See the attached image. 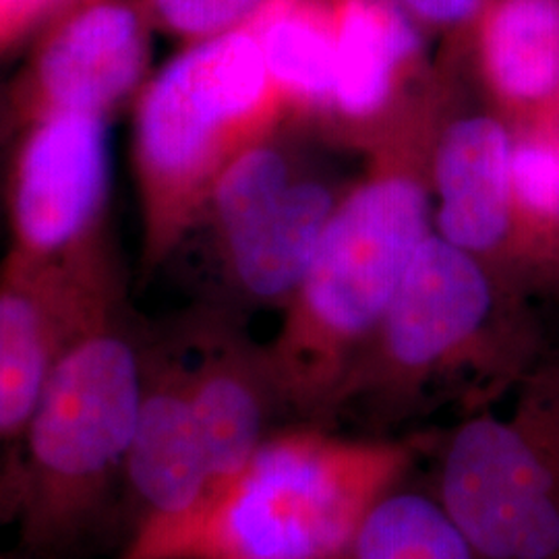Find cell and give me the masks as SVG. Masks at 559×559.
I'll list each match as a JSON object with an SVG mask.
<instances>
[{
	"label": "cell",
	"mask_w": 559,
	"mask_h": 559,
	"mask_svg": "<svg viewBox=\"0 0 559 559\" xmlns=\"http://www.w3.org/2000/svg\"><path fill=\"white\" fill-rule=\"evenodd\" d=\"M454 71H433L365 152L320 247L265 342L282 399L299 423L332 427L342 388L433 233L429 162Z\"/></svg>",
	"instance_id": "cell-1"
},
{
	"label": "cell",
	"mask_w": 559,
	"mask_h": 559,
	"mask_svg": "<svg viewBox=\"0 0 559 559\" xmlns=\"http://www.w3.org/2000/svg\"><path fill=\"white\" fill-rule=\"evenodd\" d=\"M145 334L124 278L81 302L0 471V522L15 520L27 549L64 551L117 506L140 411Z\"/></svg>",
	"instance_id": "cell-2"
},
{
	"label": "cell",
	"mask_w": 559,
	"mask_h": 559,
	"mask_svg": "<svg viewBox=\"0 0 559 559\" xmlns=\"http://www.w3.org/2000/svg\"><path fill=\"white\" fill-rule=\"evenodd\" d=\"M423 443L280 427L191 510L129 533L115 559H342Z\"/></svg>",
	"instance_id": "cell-3"
},
{
	"label": "cell",
	"mask_w": 559,
	"mask_h": 559,
	"mask_svg": "<svg viewBox=\"0 0 559 559\" xmlns=\"http://www.w3.org/2000/svg\"><path fill=\"white\" fill-rule=\"evenodd\" d=\"M533 302L431 233L344 383L336 419H408L438 400L464 415L493 408L549 350Z\"/></svg>",
	"instance_id": "cell-4"
},
{
	"label": "cell",
	"mask_w": 559,
	"mask_h": 559,
	"mask_svg": "<svg viewBox=\"0 0 559 559\" xmlns=\"http://www.w3.org/2000/svg\"><path fill=\"white\" fill-rule=\"evenodd\" d=\"M141 267L177 253L226 166L286 117L260 44L245 25L185 46L133 102Z\"/></svg>",
	"instance_id": "cell-5"
},
{
	"label": "cell",
	"mask_w": 559,
	"mask_h": 559,
	"mask_svg": "<svg viewBox=\"0 0 559 559\" xmlns=\"http://www.w3.org/2000/svg\"><path fill=\"white\" fill-rule=\"evenodd\" d=\"M510 396L440 441L431 491L480 559H559V350Z\"/></svg>",
	"instance_id": "cell-6"
},
{
	"label": "cell",
	"mask_w": 559,
	"mask_h": 559,
	"mask_svg": "<svg viewBox=\"0 0 559 559\" xmlns=\"http://www.w3.org/2000/svg\"><path fill=\"white\" fill-rule=\"evenodd\" d=\"M108 122L87 112H55L21 127L7 173V260L62 272L117 261L106 233Z\"/></svg>",
	"instance_id": "cell-7"
},
{
	"label": "cell",
	"mask_w": 559,
	"mask_h": 559,
	"mask_svg": "<svg viewBox=\"0 0 559 559\" xmlns=\"http://www.w3.org/2000/svg\"><path fill=\"white\" fill-rule=\"evenodd\" d=\"M152 23L140 0H75L41 29L9 94L21 127L55 112L110 119L150 80Z\"/></svg>",
	"instance_id": "cell-8"
},
{
	"label": "cell",
	"mask_w": 559,
	"mask_h": 559,
	"mask_svg": "<svg viewBox=\"0 0 559 559\" xmlns=\"http://www.w3.org/2000/svg\"><path fill=\"white\" fill-rule=\"evenodd\" d=\"M512 150V122L477 90H464L456 78L438 122L429 162L433 233L520 288Z\"/></svg>",
	"instance_id": "cell-9"
},
{
	"label": "cell",
	"mask_w": 559,
	"mask_h": 559,
	"mask_svg": "<svg viewBox=\"0 0 559 559\" xmlns=\"http://www.w3.org/2000/svg\"><path fill=\"white\" fill-rule=\"evenodd\" d=\"M212 487V466L189 396L179 321L147 323L140 411L120 468L124 537L191 510Z\"/></svg>",
	"instance_id": "cell-10"
},
{
	"label": "cell",
	"mask_w": 559,
	"mask_h": 559,
	"mask_svg": "<svg viewBox=\"0 0 559 559\" xmlns=\"http://www.w3.org/2000/svg\"><path fill=\"white\" fill-rule=\"evenodd\" d=\"M189 396L205 443L212 485L237 471L290 415L265 342L249 334L245 316L200 302L179 320Z\"/></svg>",
	"instance_id": "cell-11"
},
{
	"label": "cell",
	"mask_w": 559,
	"mask_h": 559,
	"mask_svg": "<svg viewBox=\"0 0 559 559\" xmlns=\"http://www.w3.org/2000/svg\"><path fill=\"white\" fill-rule=\"evenodd\" d=\"M336 75L320 135L367 152L425 87L419 25L399 0H338L332 11Z\"/></svg>",
	"instance_id": "cell-12"
},
{
	"label": "cell",
	"mask_w": 559,
	"mask_h": 559,
	"mask_svg": "<svg viewBox=\"0 0 559 559\" xmlns=\"http://www.w3.org/2000/svg\"><path fill=\"white\" fill-rule=\"evenodd\" d=\"M344 189L302 170L267 210L205 245L214 290L203 302L240 316L253 309L280 313L305 278Z\"/></svg>",
	"instance_id": "cell-13"
},
{
	"label": "cell",
	"mask_w": 559,
	"mask_h": 559,
	"mask_svg": "<svg viewBox=\"0 0 559 559\" xmlns=\"http://www.w3.org/2000/svg\"><path fill=\"white\" fill-rule=\"evenodd\" d=\"M119 278V263L60 272L0 261V445L20 440L81 302Z\"/></svg>",
	"instance_id": "cell-14"
},
{
	"label": "cell",
	"mask_w": 559,
	"mask_h": 559,
	"mask_svg": "<svg viewBox=\"0 0 559 559\" xmlns=\"http://www.w3.org/2000/svg\"><path fill=\"white\" fill-rule=\"evenodd\" d=\"M479 20L480 96L512 124L549 112L559 94V0H487Z\"/></svg>",
	"instance_id": "cell-15"
},
{
	"label": "cell",
	"mask_w": 559,
	"mask_h": 559,
	"mask_svg": "<svg viewBox=\"0 0 559 559\" xmlns=\"http://www.w3.org/2000/svg\"><path fill=\"white\" fill-rule=\"evenodd\" d=\"M286 117L320 135L336 75L334 20L302 0H263L247 23Z\"/></svg>",
	"instance_id": "cell-16"
},
{
	"label": "cell",
	"mask_w": 559,
	"mask_h": 559,
	"mask_svg": "<svg viewBox=\"0 0 559 559\" xmlns=\"http://www.w3.org/2000/svg\"><path fill=\"white\" fill-rule=\"evenodd\" d=\"M512 127L516 282L531 299L559 297V120L549 110Z\"/></svg>",
	"instance_id": "cell-17"
},
{
	"label": "cell",
	"mask_w": 559,
	"mask_h": 559,
	"mask_svg": "<svg viewBox=\"0 0 559 559\" xmlns=\"http://www.w3.org/2000/svg\"><path fill=\"white\" fill-rule=\"evenodd\" d=\"M342 559H480L433 491L402 483L381 498Z\"/></svg>",
	"instance_id": "cell-18"
},
{
	"label": "cell",
	"mask_w": 559,
	"mask_h": 559,
	"mask_svg": "<svg viewBox=\"0 0 559 559\" xmlns=\"http://www.w3.org/2000/svg\"><path fill=\"white\" fill-rule=\"evenodd\" d=\"M152 27L189 44L245 27L263 0H140Z\"/></svg>",
	"instance_id": "cell-19"
},
{
	"label": "cell",
	"mask_w": 559,
	"mask_h": 559,
	"mask_svg": "<svg viewBox=\"0 0 559 559\" xmlns=\"http://www.w3.org/2000/svg\"><path fill=\"white\" fill-rule=\"evenodd\" d=\"M75 0H0V57L41 32Z\"/></svg>",
	"instance_id": "cell-20"
},
{
	"label": "cell",
	"mask_w": 559,
	"mask_h": 559,
	"mask_svg": "<svg viewBox=\"0 0 559 559\" xmlns=\"http://www.w3.org/2000/svg\"><path fill=\"white\" fill-rule=\"evenodd\" d=\"M415 21L436 27H459L479 20L487 0H399Z\"/></svg>",
	"instance_id": "cell-21"
},
{
	"label": "cell",
	"mask_w": 559,
	"mask_h": 559,
	"mask_svg": "<svg viewBox=\"0 0 559 559\" xmlns=\"http://www.w3.org/2000/svg\"><path fill=\"white\" fill-rule=\"evenodd\" d=\"M21 124L11 102L9 83H0V226H4V198H7V173L9 162L20 135Z\"/></svg>",
	"instance_id": "cell-22"
},
{
	"label": "cell",
	"mask_w": 559,
	"mask_h": 559,
	"mask_svg": "<svg viewBox=\"0 0 559 559\" xmlns=\"http://www.w3.org/2000/svg\"><path fill=\"white\" fill-rule=\"evenodd\" d=\"M551 112L558 117L559 120V94H558V100H556V104H554V108H551Z\"/></svg>",
	"instance_id": "cell-23"
},
{
	"label": "cell",
	"mask_w": 559,
	"mask_h": 559,
	"mask_svg": "<svg viewBox=\"0 0 559 559\" xmlns=\"http://www.w3.org/2000/svg\"><path fill=\"white\" fill-rule=\"evenodd\" d=\"M0 559H7V558H4V556H2V554H0Z\"/></svg>",
	"instance_id": "cell-24"
}]
</instances>
